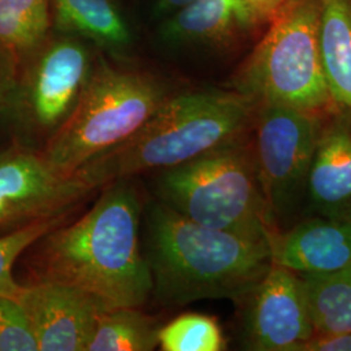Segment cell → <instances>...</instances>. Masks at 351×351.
<instances>
[{
	"label": "cell",
	"instance_id": "1",
	"mask_svg": "<svg viewBox=\"0 0 351 351\" xmlns=\"http://www.w3.org/2000/svg\"><path fill=\"white\" fill-rule=\"evenodd\" d=\"M94 206L30 246L27 282L75 289L101 311L141 307L152 294V278L141 237L142 201L130 178L103 186Z\"/></svg>",
	"mask_w": 351,
	"mask_h": 351
},
{
	"label": "cell",
	"instance_id": "2",
	"mask_svg": "<svg viewBox=\"0 0 351 351\" xmlns=\"http://www.w3.org/2000/svg\"><path fill=\"white\" fill-rule=\"evenodd\" d=\"M142 215L152 294L164 306L219 298L237 303L272 264L268 241L201 226L159 199Z\"/></svg>",
	"mask_w": 351,
	"mask_h": 351
},
{
	"label": "cell",
	"instance_id": "3",
	"mask_svg": "<svg viewBox=\"0 0 351 351\" xmlns=\"http://www.w3.org/2000/svg\"><path fill=\"white\" fill-rule=\"evenodd\" d=\"M258 103L233 88L172 93L138 132L73 173L94 190L159 172L250 134Z\"/></svg>",
	"mask_w": 351,
	"mask_h": 351
},
{
	"label": "cell",
	"instance_id": "4",
	"mask_svg": "<svg viewBox=\"0 0 351 351\" xmlns=\"http://www.w3.org/2000/svg\"><path fill=\"white\" fill-rule=\"evenodd\" d=\"M155 194L165 206L201 226L269 241L250 134L159 171Z\"/></svg>",
	"mask_w": 351,
	"mask_h": 351
},
{
	"label": "cell",
	"instance_id": "5",
	"mask_svg": "<svg viewBox=\"0 0 351 351\" xmlns=\"http://www.w3.org/2000/svg\"><path fill=\"white\" fill-rule=\"evenodd\" d=\"M320 0H298L272 19L229 88L258 104L323 114L335 103L319 43Z\"/></svg>",
	"mask_w": 351,
	"mask_h": 351
},
{
	"label": "cell",
	"instance_id": "6",
	"mask_svg": "<svg viewBox=\"0 0 351 351\" xmlns=\"http://www.w3.org/2000/svg\"><path fill=\"white\" fill-rule=\"evenodd\" d=\"M171 94L150 73L97 62L72 117L43 154L56 169L73 173L132 138Z\"/></svg>",
	"mask_w": 351,
	"mask_h": 351
},
{
	"label": "cell",
	"instance_id": "7",
	"mask_svg": "<svg viewBox=\"0 0 351 351\" xmlns=\"http://www.w3.org/2000/svg\"><path fill=\"white\" fill-rule=\"evenodd\" d=\"M95 63L88 45L72 36L47 40L21 63L0 112L7 117L13 145L43 152L72 117Z\"/></svg>",
	"mask_w": 351,
	"mask_h": 351
},
{
	"label": "cell",
	"instance_id": "8",
	"mask_svg": "<svg viewBox=\"0 0 351 351\" xmlns=\"http://www.w3.org/2000/svg\"><path fill=\"white\" fill-rule=\"evenodd\" d=\"M320 116L258 104L250 142L271 234L303 219Z\"/></svg>",
	"mask_w": 351,
	"mask_h": 351
},
{
	"label": "cell",
	"instance_id": "9",
	"mask_svg": "<svg viewBox=\"0 0 351 351\" xmlns=\"http://www.w3.org/2000/svg\"><path fill=\"white\" fill-rule=\"evenodd\" d=\"M237 304L245 350L295 351L316 332L302 277L281 265L271 264Z\"/></svg>",
	"mask_w": 351,
	"mask_h": 351
},
{
	"label": "cell",
	"instance_id": "10",
	"mask_svg": "<svg viewBox=\"0 0 351 351\" xmlns=\"http://www.w3.org/2000/svg\"><path fill=\"white\" fill-rule=\"evenodd\" d=\"M93 190L56 169L42 151L13 145L0 151V229H16L75 208Z\"/></svg>",
	"mask_w": 351,
	"mask_h": 351
},
{
	"label": "cell",
	"instance_id": "11",
	"mask_svg": "<svg viewBox=\"0 0 351 351\" xmlns=\"http://www.w3.org/2000/svg\"><path fill=\"white\" fill-rule=\"evenodd\" d=\"M351 220V110L333 104L320 116L303 217Z\"/></svg>",
	"mask_w": 351,
	"mask_h": 351
},
{
	"label": "cell",
	"instance_id": "12",
	"mask_svg": "<svg viewBox=\"0 0 351 351\" xmlns=\"http://www.w3.org/2000/svg\"><path fill=\"white\" fill-rule=\"evenodd\" d=\"M23 306L39 351H86L101 307L84 293L52 282L21 284Z\"/></svg>",
	"mask_w": 351,
	"mask_h": 351
},
{
	"label": "cell",
	"instance_id": "13",
	"mask_svg": "<svg viewBox=\"0 0 351 351\" xmlns=\"http://www.w3.org/2000/svg\"><path fill=\"white\" fill-rule=\"evenodd\" d=\"M268 243L272 263L302 276L330 275L351 264V220L303 217Z\"/></svg>",
	"mask_w": 351,
	"mask_h": 351
},
{
	"label": "cell",
	"instance_id": "14",
	"mask_svg": "<svg viewBox=\"0 0 351 351\" xmlns=\"http://www.w3.org/2000/svg\"><path fill=\"white\" fill-rule=\"evenodd\" d=\"M264 27L249 0H195L168 16L162 34L171 43L228 50Z\"/></svg>",
	"mask_w": 351,
	"mask_h": 351
},
{
	"label": "cell",
	"instance_id": "15",
	"mask_svg": "<svg viewBox=\"0 0 351 351\" xmlns=\"http://www.w3.org/2000/svg\"><path fill=\"white\" fill-rule=\"evenodd\" d=\"M52 21L64 36L88 40L110 52L132 43V33L112 0H51Z\"/></svg>",
	"mask_w": 351,
	"mask_h": 351
},
{
	"label": "cell",
	"instance_id": "16",
	"mask_svg": "<svg viewBox=\"0 0 351 351\" xmlns=\"http://www.w3.org/2000/svg\"><path fill=\"white\" fill-rule=\"evenodd\" d=\"M319 43L333 103L351 110V0H320Z\"/></svg>",
	"mask_w": 351,
	"mask_h": 351
},
{
	"label": "cell",
	"instance_id": "17",
	"mask_svg": "<svg viewBox=\"0 0 351 351\" xmlns=\"http://www.w3.org/2000/svg\"><path fill=\"white\" fill-rule=\"evenodd\" d=\"M51 0H0V42L24 63L46 42Z\"/></svg>",
	"mask_w": 351,
	"mask_h": 351
},
{
	"label": "cell",
	"instance_id": "18",
	"mask_svg": "<svg viewBox=\"0 0 351 351\" xmlns=\"http://www.w3.org/2000/svg\"><path fill=\"white\" fill-rule=\"evenodd\" d=\"M156 322L141 307L101 311L86 351H151L159 346Z\"/></svg>",
	"mask_w": 351,
	"mask_h": 351
},
{
	"label": "cell",
	"instance_id": "19",
	"mask_svg": "<svg viewBox=\"0 0 351 351\" xmlns=\"http://www.w3.org/2000/svg\"><path fill=\"white\" fill-rule=\"evenodd\" d=\"M314 319L315 330L351 333V264L324 276H302Z\"/></svg>",
	"mask_w": 351,
	"mask_h": 351
},
{
	"label": "cell",
	"instance_id": "20",
	"mask_svg": "<svg viewBox=\"0 0 351 351\" xmlns=\"http://www.w3.org/2000/svg\"><path fill=\"white\" fill-rule=\"evenodd\" d=\"M163 351H223L226 339L217 320L208 315L189 313L159 328Z\"/></svg>",
	"mask_w": 351,
	"mask_h": 351
},
{
	"label": "cell",
	"instance_id": "21",
	"mask_svg": "<svg viewBox=\"0 0 351 351\" xmlns=\"http://www.w3.org/2000/svg\"><path fill=\"white\" fill-rule=\"evenodd\" d=\"M73 210H66L50 217L39 219L29 224L13 229L0 236V294L16 297L21 284L14 278L13 267L17 259L30 249L38 239H42L52 229L66 223Z\"/></svg>",
	"mask_w": 351,
	"mask_h": 351
},
{
	"label": "cell",
	"instance_id": "22",
	"mask_svg": "<svg viewBox=\"0 0 351 351\" xmlns=\"http://www.w3.org/2000/svg\"><path fill=\"white\" fill-rule=\"evenodd\" d=\"M0 351H39L37 337L23 306L0 294Z\"/></svg>",
	"mask_w": 351,
	"mask_h": 351
},
{
	"label": "cell",
	"instance_id": "23",
	"mask_svg": "<svg viewBox=\"0 0 351 351\" xmlns=\"http://www.w3.org/2000/svg\"><path fill=\"white\" fill-rule=\"evenodd\" d=\"M21 68L20 59L0 42V112L16 86Z\"/></svg>",
	"mask_w": 351,
	"mask_h": 351
},
{
	"label": "cell",
	"instance_id": "24",
	"mask_svg": "<svg viewBox=\"0 0 351 351\" xmlns=\"http://www.w3.org/2000/svg\"><path fill=\"white\" fill-rule=\"evenodd\" d=\"M295 351H351V333L315 332Z\"/></svg>",
	"mask_w": 351,
	"mask_h": 351
},
{
	"label": "cell",
	"instance_id": "25",
	"mask_svg": "<svg viewBox=\"0 0 351 351\" xmlns=\"http://www.w3.org/2000/svg\"><path fill=\"white\" fill-rule=\"evenodd\" d=\"M295 1L298 0H249L256 17L264 26Z\"/></svg>",
	"mask_w": 351,
	"mask_h": 351
},
{
	"label": "cell",
	"instance_id": "26",
	"mask_svg": "<svg viewBox=\"0 0 351 351\" xmlns=\"http://www.w3.org/2000/svg\"><path fill=\"white\" fill-rule=\"evenodd\" d=\"M195 0H158V12L169 16Z\"/></svg>",
	"mask_w": 351,
	"mask_h": 351
}]
</instances>
